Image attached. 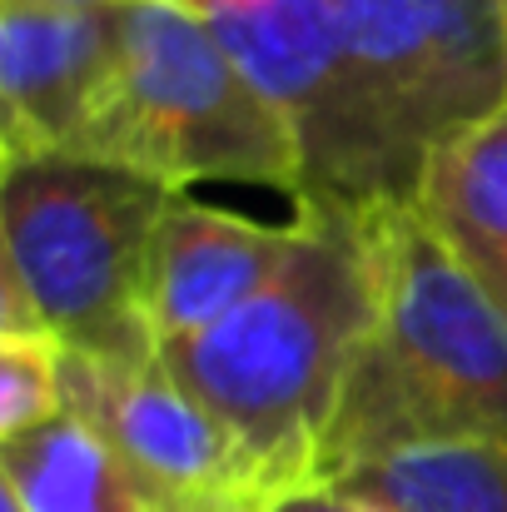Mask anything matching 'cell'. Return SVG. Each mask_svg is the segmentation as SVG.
<instances>
[{
    "label": "cell",
    "instance_id": "6da1fadb",
    "mask_svg": "<svg viewBox=\"0 0 507 512\" xmlns=\"http://www.w3.org/2000/svg\"><path fill=\"white\" fill-rule=\"evenodd\" d=\"M378 319L368 209L299 199L274 279L204 334L160 343L165 373L239 443L264 498L314 483L338 388Z\"/></svg>",
    "mask_w": 507,
    "mask_h": 512
},
{
    "label": "cell",
    "instance_id": "7a4b0ae2",
    "mask_svg": "<svg viewBox=\"0 0 507 512\" xmlns=\"http://www.w3.org/2000/svg\"><path fill=\"white\" fill-rule=\"evenodd\" d=\"M378 319L338 388L314 478L413 443L507 448V309L433 234L418 204L368 209Z\"/></svg>",
    "mask_w": 507,
    "mask_h": 512
},
{
    "label": "cell",
    "instance_id": "3957f363",
    "mask_svg": "<svg viewBox=\"0 0 507 512\" xmlns=\"http://www.w3.org/2000/svg\"><path fill=\"white\" fill-rule=\"evenodd\" d=\"M169 199L165 184L75 150L5 155V334L35 329L115 363L160 358L145 279Z\"/></svg>",
    "mask_w": 507,
    "mask_h": 512
},
{
    "label": "cell",
    "instance_id": "277c9868",
    "mask_svg": "<svg viewBox=\"0 0 507 512\" xmlns=\"http://www.w3.org/2000/svg\"><path fill=\"white\" fill-rule=\"evenodd\" d=\"M115 75L70 145L184 194L189 184H264L304 199V165L284 115L249 85L189 0L115 5Z\"/></svg>",
    "mask_w": 507,
    "mask_h": 512
},
{
    "label": "cell",
    "instance_id": "5b68a950",
    "mask_svg": "<svg viewBox=\"0 0 507 512\" xmlns=\"http://www.w3.org/2000/svg\"><path fill=\"white\" fill-rule=\"evenodd\" d=\"M383 130L423 174L448 135L507 105L503 0H319Z\"/></svg>",
    "mask_w": 507,
    "mask_h": 512
},
{
    "label": "cell",
    "instance_id": "8992f818",
    "mask_svg": "<svg viewBox=\"0 0 507 512\" xmlns=\"http://www.w3.org/2000/svg\"><path fill=\"white\" fill-rule=\"evenodd\" d=\"M60 403L105 433L155 512H264V493L224 433L160 358L115 363L60 348Z\"/></svg>",
    "mask_w": 507,
    "mask_h": 512
},
{
    "label": "cell",
    "instance_id": "52a82bcc",
    "mask_svg": "<svg viewBox=\"0 0 507 512\" xmlns=\"http://www.w3.org/2000/svg\"><path fill=\"white\" fill-rule=\"evenodd\" d=\"M115 10L0 5L5 155L70 150L115 75Z\"/></svg>",
    "mask_w": 507,
    "mask_h": 512
},
{
    "label": "cell",
    "instance_id": "ba28073f",
    "mask_svg": "<svg viewBox=\"0 0 507 512\" xmlns=\"http://www.w3.org/2000/svg\"><path fill=\"white\" fill-rule=\"evenodd\" d=\"M294 224H254L174 194L150 244L145 309L155 343L189 339L229 319L284 264Z\"/></svg>",
    "mask_w": 507,
    "mask_h": 512
},
{
    "label": "cell",
    "instance_id": "9c48e42d",
    "mask_svg": "<svg viewBox=\"0 0 507 512\" xmlns=\"http://www.w3.org/2000/svg\"><path fill=\"white\" fill-rule=\"evenodd\" d=\"M413 204L507 309V105L428 150Z\"/></svg>",
    "mask_w": 507,
    "mask_h": 512
},
{
    "label": "cell",
    "instance_id": "30bf717a",
    "mask_svg": "<svg viewBox=\"0 0 507 512\" xmlns=\"http://www.w3.org/2000/svg\"><path fill=\"white\" fill-rule=\"evenodd\" d=\"M0 488L25 512H155L105 433L70 408L0 443Z\"/></svg>",
    "mask_w": 507,
    "mask_h": 512
},
{
    "label": "cell",
    "instance_id": "8fae6325",
    "mask_svg": "<svg viewBox=\"0 0 507 512\" xmlns=\"http://www.w3.org/2000/svg\"><path fill=\"white\" fill-rule=\"evenodd\" d=\"M373 512H507V448L413 443L334 478Z\"/></svg>",
    "mask_w": 507,
    "mask_h": 512
},
{
    "label": "cell",
    "instance_id": "7c38bea8",
    "mask_svg": "<svg viewBox=\"0 0 507 512\" xmlns=\"http://www.w3.org/2000/svg\"><path fill=\"white\" fill-rule=\"evenodd\" d=\"M60 403V343L35 329H15L0 339V438H15L45 418H55Z\"/></svg>",
    "mask_w": 507,
    "mask_h": 512
},
{
    "label": "cell",
    "instance_id": "4fadbf2b",
    "mask_svg": "<svg viewBox=\"0 0 507 512\" xmlns=\"http://www.w3.org/2000/svg\"><path fill=\"white\" fill-rule=\"evenodd\" d=\"M264 512H373L368 503H358V498H348L343 488L334 483H299V488H284V493H274Z\"/></svg>",
    "mask_w": 507,
    "mask_h": 512
},
{
    "label": "cell",
    "instance_id": "5bb4252c",
    "mask_svg": "<svg viewBox=\"0 0 507 512\" xmlns=\"http://www.w3.org/2000/svg\"><path fill=\"white\" fill-rule=\"evenodd\" d=\"M0 5H40V10H115L125 0H0Z\"/></svg>",
    "mask_w": 507,
    "mask_h": 512
},
{
    "label": "cell",
    "instance_id": "9a60e30c",
    "mask_svg": "<svg viewBox=\"0 0 507 512\" xmlns=\"http://www.w3.org/2000/svg\"><path fill=\"white\" fill-rule=\"evenodd\" d=\"M0 512H25V508H20V503H15V498H10V493L0 488Z\"/></svg>",
    "mask_w": 507,
    "mask_h": 512
},
{
    "label": "cell",
    "instance_id": "2e32d148",
    "mask_svg": "<svg viewBox=\"0 0 507 512\" xmlns=\"http://www.w3.org/2000/svg\"><path fill=\"white\" fill-rule=\"evenodd\" d=\"M503 10H507V0H503Z\"/></svg>",
    "mask_w": 507,
    "mask_h": 512
}]
</instances>
